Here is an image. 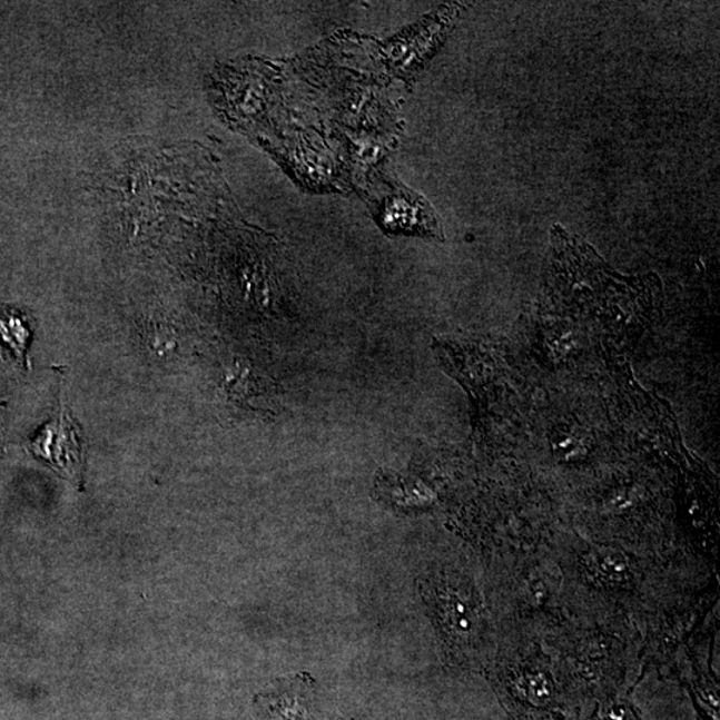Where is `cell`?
I'll return each instance as SVG.
<instances>
[{"mask_svg": "<svg viewBox=\"0 0 720 720\" xmlns=\"http://www.w3.org/2000/svg\"><path fill=\"white\" fill-rule=\"evenodd\" d=\"M56 418L47 422L31 442L32 453L66 475L79 476L85 462L82 430L59 400Z\"/></svg>", "mask_w": 720, "mask_h": 720, "instance_id": "obj_1", "label": "cell"}, {"mask_svg": "<svg viewBox=\"0 0 720 720\" xmlns=\"http://www.w3.org/2000/svg\"><path fill=\"white\" fill-rule=\"evenodd\" d=\"M426 596L450 639L467 642L476 634L481 624L480 603L463 584L447 578L437 579L426 589Z\"/></svg>", "mask_w": 720, "mask_h": 720, "instance_id": "obj_2", "label": "cell"}, {"mask_svg": "<svg viewBox=\"0 0 720 720\" xmlns=\"http://www.w3.org/2000/svg\"><path fill=\"white\" fill-rule=\"evenodd\" d=\"M314 679L308 674L288 677L266 694L257 706L267 720H314Z\"/></svg>", "mask_w": 720, "mask_h": 720, "instance_id": "obj_3", "label": "cell"}, {"mask_svg": "<svg viewBox=\"0 0 720 720\" xmlns=\"http://www.w3.org/2000/svg\"><path fill=\"white\" fill-rule=\"evenodd\" d=\"M506 688L511 701L527 710H544L555 699L553 679L540 664L522 663L510 669Z\"/></svg>", "mask_w": 720, "mask_h": 720, "instance_id": "obj_4", "label": "cell"}, {"mask_svg": "<svg viewBox=\"0 0 720 720\" xmlns=\"http://www.w3.org/2000/svg\"><path fill=\"white\" fill-rule=\"evenodd\" d=\"M0 338L19 358H23L27 342L30 339V328L27 325L26 316L13 312V309H3L0 313Z\"/></svg>", "mask_w": 720, "mask_h": 720, "instance_id": "obj_5", "label": "cell"}, {"mask_svg": "<svg viewBox=\"0 0 720 720\" xmlns=\"http://www.w3.org/2000/svg\"><path fill=\"white\" fill-rule=\"evenodd\" d=\"M592 574L604 582L619 583L629 574V562L618 551H594L589 560Z\"/></svg>", "mask_w": 720, "mask_h": 720, "instance_id": "obj_6", "label": "cell"}, {"mask_svg": "<svg viewBox=\"0 0 720 720\" xmlns=\"http://www.w3.org/2000/svg\"><path fill=\"white\" fill-rule=\"evenodd\" d=\"M591 720H641L637 717L635 712L632 711L629 704L621 702H612L608 706H603L602 709L596 711L594 718Z\"/></svg>", "mask_w": 720, "mask_h": 720, "instance_id": "obj_7", "label": "cell"}]
</instances>
